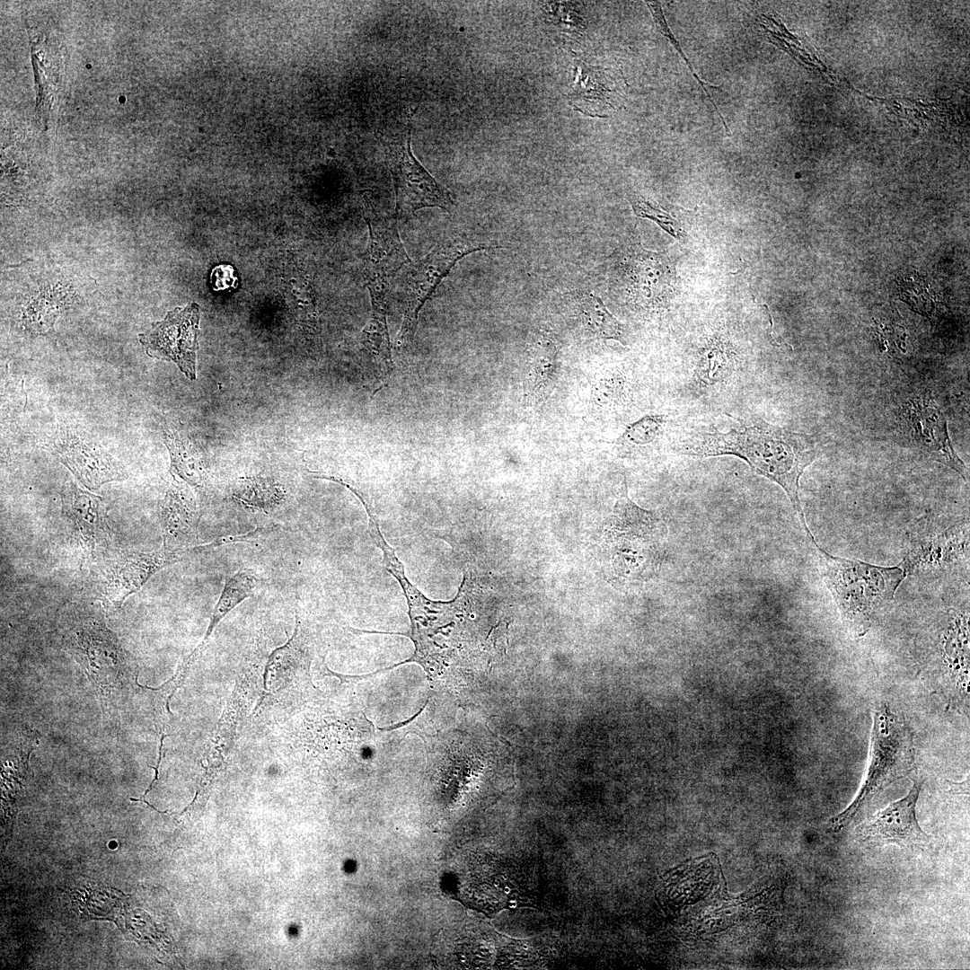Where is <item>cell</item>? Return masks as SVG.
<instances>
[{
    "label": "cell",
    "instance_id": "obj_1",
    "mask_svg": "<svg viewBox=\"0 0 970 970\" xmlns=\"http://www.w3.org/2000/svg\"><path fill=\"white\" fill-rule=\"evenodd\" d=\"M684 455L707 458L733 455L780 486L789 497L802 527L807 526L798 498L799 479L819 455L812 436L759 421L728 432L710 430L688 435L678 445Z\"/></svg>",
    "mask_w": 970,
    "mask_h": 970
},
{
    "label": "cell",
    "instance_id": "obj_2",
    "mask_svg": "<svg viewBox=\"0 0 970 970\" xmlns=\"http://www.w3.org/2000/svg\"><path fill=\"white\" fill-rule=\"evenodd\" d=\"M816 553L822 578L839 610L845 628L864 636L877 615L895 598L907 576L900 566L882 567L834 556L822 549L810 530L806 532Z\"/></svg>",
    "mask_w": 970,
    "mask_h": 970
},
{
    "label": "cell",
    "instance_id": "obj_3",
    "mask_svg": "<svg viewBox=\"0 0 970 970\" xmlns=\"http://www.w3.org/2000/svg\"><path fill=\"white\" fill-rule=\"evenodd\" d=\"M913 734L903 718L886 703L873 712L870 759L864 782L854 800L832 817L829 827L839 833L862 814L890 785L909 775L914 768Z\"/></svg>",
    "mask_w": 970,
    "mask_h": 970
},
{
    "label": "cell",
    "instance_id": "obj_4",
    "mask_svg": "<svg viewBox=\"0 0 970 970\" xmlns=\"http://www.w3.org/2000/svg\"><path fill=\"white\" fill-rule=\"evenodd\" d=\"M665 525L652 511L637 506L628 497L626 481L613 507L608 541L615 567L626 578H639L654 570L663 555Z\"/></svg>",
    "mask_w": 970,
    "mask_h": 970
},
{
    "label": "cell",
    "instance_id": "obj_5",
    "mask_svg": "<svg viewBox=\"0 0 970 970\" xmlns=\"http://www.w3.org/2000/svg\"><path fill=\"white\" fill-rule=\"evenodd\" d=\"M244 541L243 534H234L182 550H169L162 546L157 551L147 552L118 551L100 565L96 578L98 592L105 603L119 607L162 569L193 554Z\"/></svg>",
    "mask_w": 970,
    "mask_h": 970
},
{
    "label": "cell",
    "instance_id": "obj_6",
    "mask_svg": "<svg viewBox=\"0 0 970 970\" xmlns=\"http://www.w3.org/2000/svg\"><path fill=\"white\" fill-rule=\"evenodd\" d=\"M486 246L456 238L436 243L422 259L411 262L403 282V319L396 344L404 347L415 335L420 310L456 262Z\"/></svg>",
    "mask_w": 970,
    "mask_h": 970
},
{
    "label": "cell",
    "instance_id": "obj_7",
    "mask_svg": "<svg viewBox=\"0 0 970 970\" xmlns=\"http://www.w3.org/2000/svg\"><path fill=\"white\" fill-rule=\"evenodd\" d=\"M410 119L404 140L389 153L398 217H408L425 207L449 211L454 204L450 192L422 166L410 147Z\"/></svg>",
    "mask_w": 970,
    "mask_h": 970
},
{
    "label": "cell",
    "instance_id": "obj_8",
    "mask_svg": "<svg viewBox=\"0 0 970 970\" xmlns=\"http://www.w3.org/2000/svg\"><path fill=\"white\" fill-rule=\"evenodd\" d=\"M199 318V305L196 303L177 307L139 334V341L149 357L174 362L189 379L194 380Z\"/></svg>",
    "mask_w": 970,
    "mask_h": 970
},
{
    "label": "cell",
    "instance_id": "obj_9",
    "mask_svg": "<svg viewBox=\"0 0 970 970\" xmlns=\"http://www.w3.org/2000/svg\"><path fill=\"white\" fill-rule=\"evenodd\" d=\"M365 218L369 240L364 273L370 296L387 297L391 279L405 265L409 256L400 237L396 220L379 213L365 199Z\"/></svg>",
    "mask_w": 970,
    "mask_h": 970
},
{
    "label": "cell",
    "instance_id": "obj_10",
    "mask_svg": "<svg viewBox=\"0 0 970 970\" xmlns=\"http://www.w3.org/2000/svg\"><path fill=\"white\" fill-rule=\"evenodd\" d=\"M922 782L914 780L909 793L874 815L856 829L860 842L877 846L895 844L901 848L924 850L930 845V836L919 825L916 805Z\"/></svg>",
    "mask_w": 970,
    "mask_h": 970
},
{
    "label": "cell",
    "instance_id": "obj_11",
    "mask_svg": "<svg viewBox=\"0 0 970 970\" xmlns=\"http://www.w3.org/2000/svg\"><path fill=\"white\" fill-rule=\"evenodd\" d=\"M63 463L87 489L128 478L124 465L102 446L71 429H62L54 441Z\"/></svg>",
    "mask_w": 970,
    "mask_h": 970
},
{
    "label": "cell",
    "instance_id": "obj_12",
    "mask_svg": "<svg viewBox=\"0 0 970 970\" xmlns=\"http://www.w3.org/2000/svg\"><path fill=\"white\" fill-rule=\"evenodd\" d=\"M904 413L915 446L968 481L967 469L952 446L946 419L933 399L929 394L913 399Z\"/></svg>",
    "mask_w": 970,
    "mask_h": 970
},
{
    "label": "cell",
    "instance_id": "obj_13",
    "mask_svg": "<svg viewBox=\"0 0 970 970\" xmlns=\"http://www.w3.org/2000/svg\"><path fill=\"white\" fill-rule=\"evenodd\" d=\"M938 645V681L951 700L968 706L969 630L966 612L949 615Z\"/></svg>",
    "mask_w": 970,
    "mask_h": 970
},
{
    "label": "cell",
    "instance_id": "obj_14",
    "mask_svg": "<svg viewBox=\"0 0 970 970\" xmlns=\"http://www.w3.org/2000/svg\"><path fill=\"white\" fill-rule=\"evenodd\" d=\"M569 103L590 117L605 118L624 101L628 84L617 72L578 62Z\"/></svg>",
    "mask_w": 970,
    "mask_h": 970
},
{
    "label": "cell",
    "instance_id": "obj_15",
    "mask_svg": "<svg viewBox=\"0 0 970 970\" xmlns=\"http://www.w3.org/2000/svg\"><path fill=\"white\" fill-rule=\"evenodd\" d=\"M163 547L182 550L195 546L198 525V510L188 484L176 477L165 492L161 507Z\"/></svg>",
    "mask_w": 970,
    "mask_h": 970
},
{
    "label": "cell",
    "instance_id": "obj_16",
    "mask_svg": "<svg viewBox=\"0 0 970 970\" xmlns=\"http://www.w3.org/2000/svg\"><path fill=\"white\" fill-rule=\"evenodd\" d=\"M739 366L735 347L722 336H712L698 349L691 385L700 393L719 391L735 380Z\"/></svg>",
    "mask_w": 970,
    "mask_h": 970
},
{
    "label": "cell",
    "instance_id": "obj_17",
    "mask_svg": "<svg viewBox=\"0 0 970 970\" xmlns=\"http://www.w3.org/2000/svg\"><path fill=\"white\" fill-rule=\"evenodd\" d=\"M61 505L64 516L72 524L90 553L104 543L107 534L106 517L103 499L101 497L80 489L72 481H67L62 489Z\"/></svg>",
    "mask_w": 970,
    "mask_h": 970
},
{
    "label": "cell",
    "instance_id": "obj_18",
    "mask_svg": "<svg viewBox=\"0 0 970 970\" xmlns=\"http://www.w3.org/2000/svg\"><path fill=\"white\" fill-rule=\"evenodd\" d=\"M68 644L92 671L118 668L121 665L123 654L117 639L96 618L80 619L69 632Z\"/></svg>",
    "mask_w": 970,
    "mask_h": 970
},
{
    "label": "cell",
    "instance_id": "obj_19",
    "mask_svg": "<svg viewBox=\"0 0 970 970\" xmlns=\"http://www.w3.org/2000/svg\"><path fill=\"white\" fill-rule=\"evenodd\" d=\"M968 531V530H967ZM966 529H936L914 534L904 560L899 564L906 575L917 568L950 562L966 551L968 532Z\"/></svg>",
    "mask_w": 970,
    "mask_h": 970
},
{
    "label": "cell",
    "instance_id": "obj_20",
    "mask_svg": "<svg viewBox=\"0 0 970 970\" xmlns=\"http://www.w3.org/2000/svg\"><path fill=\"white\" fill-rule=\"evenodd\" d=\"M371 315L361 332L360 341L375 366L378 389L392 368L391 342L387 327V297L372 296Z\"/></svg>",
    "mask_w": 970,
    "mask_h": 970
},
{
    "label": "cell",
    "instance_id": "obj_21",
    "mask_svg": "<svg viewBox=\"0 0 970 970\" xmlns=\"http://www.w3.org/2000/svg\"><path fill=\"white\" fill-rule=\"evenodd\" d=\"M557 355L555 343L545 336L532 344L524 371L525 406L534 405L551 381L557 367Z\"/></svg>",
    "mask_w": 970,
    "mask_h": 970
},
{
    "label": "cell",
    "instance_id": "obj_22",
    "mask_svg": "<svg viewBox=\"0 0 970 970\" xmlns=\"http://www.w3.org/2000/svg\"><path fill=\"white\" fill-rule=\"evenodd\" d=\"M258 581L257 574L251 569H240L233 575L226 577L205 637L190 658L202 648L214 629L227 613L253 595Z\"/></svg>",
    "mask_w": 970,
    "mask_h": 970
},
{
    "label": "cell",
    "instance_id": "obj_23",
    "mask_svg": "<svg viewBox=\"0 0 970 970\" xmlns=\"http://www.w3.org/2000/svg\"><path fill=\"white\" fill-rule=\"evenodd\" d=\"M164 444L171 459V473L196 489H203L207 475L205 465L193 447L177 433H167Z\"/></svg>",
    "mask_w": 970,
    "mask_h": 970
},
{
    "label": "cell",
    "instance_id": "obj_24",
    "mask_svg": "<svg viewBox=\"0 0 970 970\" xmlns=\"http://www.w3.org/2000/svg\"><path fill=\"white\" fill-rule=\"evenodd\" d=\"M233 497L250 510L270 512L284 502L286 491L279 483L271 479L249 477L238 481L233 490Z\"/></svg>",
    "mask_w": 970,
    "mask_h": 970
},
{
    "label": "cell",
    "instance_id": "obj_25",
    "mask_svg": "<svg viewBox=\"0 0 970 970\" xmlns=\"http://www.w3.org/2000/svg\"><path fill=\"white\" fill-rule=\"evenodd\" d=\"M632 385L625 373L619 368L596 371L592 379V395L596 405L617 409L630 399Z\"/></svg>",
    "mask_w": 970,
    "mask_h": 970
},
{
    "label": "cell",
    "instance_id": "obj_26",
    "mask_svg": "<svg viewBox=\"0 0 970 970\" xmlns=\"http://www.w3.org/2000/svg\"><path fill=\"white\" fill-rule=\"evenodd\" d=\"M581 313L586 325L596 337L623 343L622 323L607 310L598 296L589 295L584 298Z\"/></svg>",
    "mask_w": 970,
    "mask_h": 970
},
{
    "label": "cell",
    "instance_id": "obj_27",
    "mask_svg": "<svg viewBox=\"0 0 970 970\" xmlns=\"http://www.w3.org/2000/svg\"><path fill=\"white\" fill-rule=\"evenodd\" d=\"M666 423L663 414H648L628 425L613 442L623 448H637L654 444L662 435Z\"/></svg>",
    "mask_w": 970,
    "mask_h": 970
},
{
    "label": "cell",
    "instance_id": "obj_28",
    "mask_svg": "<svg viewBox=\"0 0 970 970\" xmlns=\"http://www.w3.org/2000/svg\"><path fill=\"white\" fill-rule=\"evenodd\" d=\"M646 4H647L648 7L650 10V13H651V14L653 16V20H654V22L656 23V26H657V30L659 31V32L665 38H666L668 40V41L673 45V47L675 48V50L680 54L682 58L685 61V63L687 64L691 73L692 74V76L696 79V81L702 87L704 93L707 95V98L709 99L710 102L711 103V105L715 109V111L717 112L719 117H720V119H721V121L723 123V126H724L726 131L728 132V134H729L730 131H729V129L728 128V125L726 124L721 113L719 111V110H718V108H717V106L715 104V101L712 100L710 94L709 93V92H708V90L706 88V85H709V86H711V87L714 86V85H711V84L702 81L700 78V76L696 74V72L694 71L692 63L687 58L686 55L683 53L678 40L675 39L674 33L672 32L669 26L667 25V22L666 21L665 15L663 13V11H662V8H661V5L659 4V3L658 2H646Z\"/></svg>",
    "mask_w": 970,
    "mask_h": 970
},
{
    "label": "cell",
    "instance_id": "obj_29",
    "mask_svg": "<svg viewBox=\"0 0 970 970\" xmlns=\"http://www.w3.org/2000/svg\"><path fill=\"white\" fill-rule=\"evenodd\" d=\"M629 200L637 216L656 222L662 229L676 239L681 236L682 230L678 222L668 212L641 196L633 195Z\"/></svg>",
    "mask_w": 970,
    "mask_h": 970
},
{
    "label": "cell",
    "instance_id": "obj_30",
    "mask_svg": "<svg viewBox=\"0 0 970 970\" xmlns=\"http://www.w3.org/2000/svg\"><path fill=\"white\" fill-rule=\"evenodd\" d=\"M210 283L214 291H225L237 287L238 277L229 264H220L212 269Z\"/></svg>",
    "mask_w": 970,
    "mask_h": 970
},
{
    "label": "cell",
    "instance_id": "obj_31",
    "mask_svg": "<svg viewBox=\"0 0 970 970\" xmlns=\"http://www.w3.org/2000/svg\"><path fill=\"white\" fill-rule=\"evenodd\" d=\"M119 101V102L123 103L126 101V99H125L124 96H120Z\"/></svg>",
    "mask_w": 970,
    "mask_h": 970
}]
</instances>
